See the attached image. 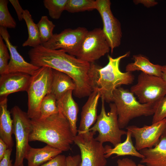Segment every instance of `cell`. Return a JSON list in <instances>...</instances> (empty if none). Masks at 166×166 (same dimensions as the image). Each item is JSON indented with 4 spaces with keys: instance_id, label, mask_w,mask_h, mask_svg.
<instances>
[{
    "instance_id": "b9f144b4",
    "label": "cell",
    "mask_w": 166,
    "mask_h": 166,
    "mask_svg": "<svg viewBox=\"0 0 166 166\" xmlns=\"http://www.w3.org/2000/svg\"><path fill=\"white\" fill-rule=\"evenodd\" d=\"M20 166H24V165H23Z\"/></svg>"
},
{
    "instance_id": "f546056e",
    "label": "cell",
    "mask_w": 166,
    "mask_h": 166,
    "mask_svg": "<svg viewBox=\"0 0 166 166\" xmlns=\"http://www.w3.org/2000/svg\"><path fill=\"white\" fill-rule=\"evenodd\" d=\"M3 38L0 36V74H5L10 59L8 48L3 41Z\"/></svg>"
},
{
    "instance_id": "5bb4252c",
    "label": "cell",
    "mask_w": 166,
    "mask_h": 166,
    "mask_svg": "<svg viewBox=\"0 0 166 166\" xmlns=\"http://www.w3.org/2000/svg\"><path fill=\"white\" fill-rule=\"evenodd\" d=\"M0 34L5 42L9 50L10 59L6 73L22 72L31 76L40 67L35 66L25 60L17 50V46L12 45L6 28L0 26Z\"/></svg>"
},
{
    "instance_id": "d6986e66",
    "label": "cell",
    "mask_w": 166,
    "mask_h": 166,
    "mask_svg": "<svg viewBox=\"0 0 166 166\" xmlns=\"http://www.w3.org/2000/svg\"><path fill=\"white\" fill-rule=\"evenodd\" d=\"M7 109V97H0V138L6 144L8 148H12L14 144L13 120Z\"/></svg>"
},
{
    "instance_id": "9a60e30c",
    "label": "cell",
    "mask_w": 166,
    "mask_h": 166,
    "mask_svg": "<svg viewBox=\"0 0 166 166\" xmlns=\"http://www.w3.org/2000/svg\"><path fill=\"white\" fill-rule=\"evenodd\" d=\"M31 76L22 72H14L0 75V97H7L11 93L26 92Z\"/></svg>"
},
{
    "instance_id": "4316f807",
    "label": "cell",
    "mask_w": 166,
    "mask_h": 166,
    "mask_svg": "<svg viewBox=\"0 0 166 166\" xmlns=\"http://www.w3.org/2000/svg\"><path fill=\"white\" fill-rule=\"evenodd\" d=\"M37 25L42 45L48 42L52 37L55 26L46 16H42Z\"/></svg>"
},
{
    "instance_id": "8d00e7d4",
    "label": "cell",
    "mask_w": 166,
    "mask_h": 166,
    "mask_svg": "<svg viewBox=\"0 0 166 166\" xmlns=\"http://www.w3.org/2000/svg\"><path fill=\"white\" fill-rule=\"evenodd\" d=\"M133 2L135 4H141L148 8L154 6L158 4V2L154 0H135Z\"/></svg>"
},
{
    "instance_id": "e575fe53",
    "label": "cell",
    "mask_w": 166,
    "mask_h": 166,
    "mask_svg": "<svg viewBox=\"0 0 166 166\" xmlns=\"http://www.w3.org/2000/svg\"><path fill=\"white\" fill-rule=\"evenodd\" d=\"M81 155L69 156L66 157L67 166H79L81 162Z\"/></svg>"
},
{
    "instance_id": "60d3db41",
    "label": "cell",
    "mask_w": 166,
    "mask_h": 166,
    "mask_svg": "<svg viewBox=\"0 0 166 166\" xmlns=\"http://www.w3.org/2000/svg\"><path fill=\"white\" fill-rule=\"evenodd\" d=\"M165 132H166V125H165Z\"/></svg>"
},
{
    "instance_id": "f1b7e54d",
    "label": "cell",
    "mask_w": 166,
    "mask_h": 166,
    "mask_svg": "<svg viewBox=\"0 0 166 166\" xmlns=\"http://www.w3.org/2000/svg\"><path fill=\"white\" fill-rule=\"evenodd\" d=\"M8 1L0 0V26L6 28H15L16 23L8 8Z\"/></svg>"
},
{
    "instance_id": "9c48e42d",
    "label": "cell",
    "mask_w": 166,
    "mask_h": 166,
    "mask_svg": "<svg viewBox=\"0 0 166 166\" xmlns=\"http://www.w3.org/2000/svg\"><path fill=\"white\" fill-rule=\"evenodd\" d=\"M95 133L89 131L78 133L75 136L74 143L78 147L81 154L79 166H106L105 147L94 137Z\"/></svg>"
},
{
    "instance_id": "7a4b0ae2",
    "label": "cell",
    "mask_w": 166,
    "mask_h": 166,
    "mask_svg": "<svg viewBox=\"0 0 166 166\" xmlns=\"http://www.w3.org/2000/svg\"><path fill=\"white\" fill-rule=\"evenodd\" d=\"M31 120L29 141L42 142L62 152L70 149L75 136L69 122L59 110L45 119Z\"/></svg>"
},
{
    "instance_id": "d6a6232c",
    "label": "cell",
    "mask_w": 166,
    "mask_h": 166,
    "mask_svg": "<svg viewBox=\"0 0 166 166\" xmlns=\"http://www.w3.org/2000/svg\"><path fill=\"white\" fill-rule=\"evenodd\" d=\"M12 148H8L3 157L0 160V166H12V160L10 158Z\"/></svg>"
},
{
    "instance_id": "3957f363",
    "label": "cell",
    "mask_w": 166,
    "mask_h": 166,
    "mask_svg": "<svg viewBox=\"0 0 166 166\" xmlns=\"http://www.w3.org/2000/svg\"><path fill=\"white\" fill-rule=\"evenodd\" d=\"M130 52L113 58L108 55L109 61L102 67L91 63L90 75L93 90L97 89L101 98L107 103L113 102V92L121 85H128L133 82L134 77L132 72H122L120 69L121 60L129 56Z\"/></svg>"
},
{
    "instance_id": "8992f818",
    "label": "cell",
    "mask_w": 166,
    "mask_h": 166,
    "mask_svg": "<svg viewBox=\"0 0 166 166\" xmlns=\"http://www.w3.org/2000/svg\"><path fill=\"white\" fill-rule=\"evenodd\" d=\"M101 107L100 113L97 116L96 122L89 129L99 134L95 140L103 144L106 142L111 143L114 146L121 142V137L126 135L127 131L120 129L118 121L116 107L114 103L109 104L110 110L106 112L104 100L101 98Z\"/></svg>"
},
{
    "instance_id": "d4e9b609",
    "label": "cell",
    "mask_w": 166,
    "mask_h": 166,
    "mask_svg": "<svg viewBox=\"0 0 166 166\" xmlns=\"http://www.w3.org/2000/svg\"><path fill=\"white\" fill-rule=\"evenodd\" d=\"M57 100L51 93L47 94L42 100L39 109V118L45 119L58 112Z\"/></svg>"
},
{
    "instance_id": "cb8c5ba5",
    "label": "cell",
    "mask_w": 166,
    "mask_h": 166,
    "mask_svg": "<svg viewBox=\"0 0 166 166\" xmlns=\"http://www.w3.org/2000/svg\"><path fill=\"white\" fill-rule=\"evenodd\" d=\"M23 18L27 26L28 37L27 40L23 43L22 46L34 48L41 45L37 24L34 22L31 14L28 10H24Z\"/></svg>"
},
{
    "instance_id": "1f68e13d",
    "label": "cell",
    "mask_w": 166,
    "mask_h": 166,
    "mask_svg": "<svg viewBox=\"0 0 166 166\" xmlns=\"http://www.w3.org/2000/svg\"><path fill=\"white\" fill-rule=\"evenodd\" d=\"M40 166H67L66 157L59 154Z\"/></svg>"
},
{
    "instance_id": "ba28073f",
    "label": "cell",
    "mask_w": 166,
    "mask_h": 166,
    "mask_svg": "<svg viewBox=\"0 0 166 166\" xmlns=\"http://www.w3.org/2000/svg\"><path fill=\"white\" fill-rule=\"evenodd\" d=\"M16 141L15 158L13 166L23 165V160L30 145L29 136L32 130L31 120L27 113L15 105L10 110Z\"/></svg>"
},
{
    "instance_id": "74e56055",
    "label": "cell",
    "mask_w": 166,
    "mask_h": 166,
    "mask_svg": "<svg viewBox=\"0 0 166 166\" xmlns=\"http://www.w3.org/2000/svg\"><path fill=\"white\" fill-rule=\"evenodd\" d=\"M8 148L6 144L0 138V160L3 157Z\"/></svg>"
},
{
    "instance_id": "ffe728a7",
    "label": "cell",
    "mask_w": 166,
    "mask_h": 166,
    "mask_svg": "<svg viewBox=\"0 0 166 166\" xmlns=\"http://www.w3.org/2000/svg\"><path fill=\"white\" fill-rule=\"evenodd\" d=\"M61 150L47 145L41 148H35L30 146L27 151L25 158L27 166H40L61 154Z\"/></svg>"
},
{
    "instance_id": "8fae6325",
    "label": "cell",
    "mask_w": 166,
    "mask_h": 166,
    "mask_svg": "<svg viewBox=\"0 0 166 166\" xmlns=\"http://www.w3.org/2000/svg\"><path fill=\"white\" fill-rule=\"evenodd\" d=\"M96 9L101 18L102 29L112 53L113 49L121 44L122 37L121 24L113 14L109 0H96Z\"/></svg>"
},
{
    "instance_id": "f35d334b",
    "label": "cell",
    "mask_w": 166,
    "mask_h": 166,
    "mask_svg": "<svg viewBox=\"0 0 166 166\" xmlns=\"http://www.w3.org/2000/svg\"><path fill=\"white\" fill-rule=\"evenodd\" d=\"M161 78L166 83V65L162 66Z\"/></svg>"
},
{
    "instance_id": "ac0fdd59",
    "label": "cell",
    "mask_w": 166,
    "mask_h": 166,
    "mask_svg": "<svg viewBox=\"0 0 166 166\" xmlns=\"http://www.w3.org/2000/svg\"><path fill=\"white\" fill-rule=\"evenodd\" d=\"M73 91L66 93L57 100L59 110L69 122L72 133L74 136L77 135V127L79 108L72 97Z\"/></svg>"
},
{
    "instance_id": "7c38bea8",
    "label": "cell",
    "mask_w": 166,
    "mask_h": 166,
    "mask_svg": "<svg viewBox=\"0 0 166 166\" xmlns=\"http://www.w3.org/2000/svg\"><path fill=\"white\" fill-rule=\"evenodd\" d=\"M88 31L83 27L65 29L59 34H54L48 42L42 44L52 50L62 49L74 56L84 36Z\"/></svg>"
},
{
    "instance_id": "5b68a950",
    "label": "cell",
    "mask_w": 166,
    "mask_h": 166,
    "mask_svg": "<svg viewBox=\"0 0 166 166\" xmlns=\"http://www.w3.org/2000/svg\"><path fill=\"white\" fill-rule=\"evenodd\" d=\"M52 69L40 67L31 76L26 91L28 95V116L31 119L39 118V109L44 97L51 92Z\"/></svg>"
},
{
    "instance_id": "7402d4cb",
    "label": "cell",
    "mask_w": 166,
    "mask_h": 166,
    "mask_svg": "<svg viewBox=\"0 0 166 166\" xmlns=\"http://www.w3.org/2000/svg\"><path fill=\"white\" fill-rule=\"evenodd\" d=\"M132 59L134 62L128 64L125 67L126 72L140 70L146 74L161 77L162 66L152 63L141 54L134 55Z\"/></svg>"
},
{
    "instance_id": "603a6c76",
    "label": "cell",
    "mask_w": 166,
    "mask_h": 166,
    "mask_svg": "<svg viewBox=\"0 0 166 166\" xmlns=\"http://www.w3.org/2000/svg\"><path fill=\"white\" fill-rule=\"evenodd\" d=\"M132 136L131 132L127 130L126 138L124 142L118 144L113 148L108 145H106L105 147V158H108L113 155H116V156H131L143 158L144 156L137 151L134 146Z\"/></svg>"
},
{
    "instance_id": "83f0119b",
    "label": "cell",
    "mask_w": 166,
    "mask_h": 166,
    "mask_svg": "<svg viewBox=\"0 0 166 166\" xmlns=\"http://www.w3.org/2000/svg\"><path fill=\"white\" fill-rule=\"evenodd\" d=\"M67 1L68 0H44L43 2L48 10L49 16L53 19H58L65 10Z\"/></svg>"
},
{
    "instance_id": "ab89813d",
    "label": "cell",
    "mask_w": 166,
    "mask_h": 166,
    "mask_svg": "<svg viewBox=\"0 0 166 166\" xmlns=\"http://www.w3.org/2000/svg\"><path fill=\"white\" fill-rule=\"evenodd\" d=\"M138 166H147L145 165L142 164H139L138 165Z\"/></svg>"
},
{
    "instance_id": "836d02e7",
    "label": "cell",
    "mask_w": 166,
    "mask_h": 166,
    "mask_svg": "<svg viewBox=\"0 0 166 166\" xmlns=\"http://www.w3.org/2000/svg\"><path fill=\"white\" fill-rule=\"evenodd\" d=\"M9 1L14 8L19 20V21H22L23 19V14L24 10L21 7L19 1L18 0H9Z\"/></svg>"
},
{
    "instance_id": "30bf717a",
    "label": "cell",
    "mask_w": 166,
    "mask_h": 166,
    "mask_svg": "<svg viewBox=\"0 0 166 166\" xmlns=\"http://www.w3.org/2000/svg\"><path fill=\"white\" fill-rule=\"evenodd\" d=\"M110 48L101 28L88 31L82 40L75 57L89 63H94L108 53Z\"/></svg>"
},
{
    "instance_id": "e0dca14e",
    "label": "cell",
    "mask_w": 166,
    "mask_h": 166,
    "mask_svg": "<svg viewBox=\"0 0 166 166\" xmlns=\"http://www.w3.org/2000/svg\"><path fill=\"white\" fill-rule=\"evenodd\" d=\"M139 152L144 156L141 163L147 166H166V132L162 134L154 147L144 148Z\"/></svg>"
},
{
    "instance_id": "6da1fadb",
    "label": "cell",
    "mask_w": 166,
    "mask_h": 166,
    "mask_svg": "<svg viewBox=\"0 0 166 166\" xmlns=\"http://www.w3.org/2000/svg\"><path fill=\"white\" fill-rule=\"evenodd\" d=\"M30 63L39 67H48L69 76L74 82L76 97L89 96L93 91L90 75L91 64L66 53L62 49L52 50L42 45L28 52Z\"/></svg>"
},
{
    "instance_id": "44dd1931",
    "label": "cell",
    "mask_w": 166,
    "mask_h": 166,
    "mask_svg": "<svg viewBox=\"0 0 166 166\" xmlns=\"http://www.w3.org/2000/svg\"><path fill=\"white\" fill-rule=\"evenodd\" d=\"M76 85L72 79L67 74L52 69V80L51 93L57 100L70 90H74Z\"/></svg>"
},
{
    "instance_id": "2e32d148",
    "label": "cell",
    "mask_w": 166,
    "mask_h": 166,
    "mask_svg": "<svg viewBox=\"0 0 166 166\" xmlns=\"http://www.w3.org/2000/svg\"><path fill=\"white\" fill-rule=\"evenodd\" d=\"M100 92L96 89L89 95V98L83 106L81 113V119L77 133L86 132L97 120V106Z\"/></svg>"
},
{
    "instance_id": "d590c367",
    "label": "cell",
    "mask_w": 166,
    "mask_h": 166,
    "mask_svg": "<svg viewBox=\"0 0 166 166\" xmlns=\"http://www.w3.org/2000/svg\"><path fill=\"white\" fill-rule=\"evenodd\" d=\"M117 163V166H138L132 160L127 158L118 159Z\"/></svg>"
},
{
    "instance_id": "484cf974",
    "label": "cell",
    "mask_w": 166,
    "mask_h": 166,
    "mask_svg": "<svg viewBox=\"0 0 166 166\" xmlns=\"http://www.w3.org/2000/svg\"><path fill=\"white\" fill-rule=\"evenodd\" d=\"M96 0H68L65 10L74 13L96 9Z\"/></svg>"
},
{
    "instance_id": "277c9868",
    "label": "cell",
    "mask_w": 166,
    "mask_h": 166,
    "mask_svg": "<svg viewBox=\"0 0 166 166\" xmlns=\"http://www.w3.org/2000/svg\"><path fill=\"white\" fill-rule=\"evenodd\" d=\"M113 102L116 107L118 125L121 129L127 127L132 119L153 115L155 112V105L140 103L133 93L121 87L114 91Z\"/></svg>"
},
{
    "instance_id": "52a82bcc",
    "label": "cell",
    "mask_w": 166,
    "mask_h": 166,
    "mask_svg": "<svg viewBox=\"0 0 166 166\" xmlns=\"http://www.w3.org/2000/svg\"><path fill=\"white\" fill-rule=\"evenodd\" d=\"M130 91L137 97L140 103L155 106L166 95V83L161 77L142 72Z\"/></svg>"
},
{
    "instance_id": "4dcf8cb0",
    "label": "cell",
    "mask_w": 166,
    "mask_h": 166,
    "mask_svg": "<svg viewBox=\"0 0 166 166\" xmlns=\"http://www.w3.org/2000/svg\"><path fill=\"white\" fill-rule=\"evenodd\" d=\"M153 115L152 124L166 118V95L155 105Z\"/></svg>"
},
{
    "instance_id": "4fadbf2b",
    "label": "cell",
    "mask_w": 166,
    "mask_h": 166,
    "mask_svg": "<svg viewBox=\"0 0 166 166\" xmlns=\"http://www.w3.org/2000/svg\"><path fill=\"white\" fill-rule=\"evenodd\" d=\"M166 119L142 127L135 125L127 127L135 140V147L137 151L146 148H151L159 142L160 138L165 132Z\"/></svg>"
}]
</instances>
